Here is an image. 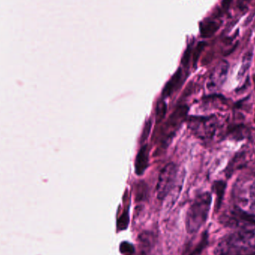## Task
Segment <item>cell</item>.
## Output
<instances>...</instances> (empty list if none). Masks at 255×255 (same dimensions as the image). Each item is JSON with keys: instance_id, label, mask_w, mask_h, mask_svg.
Listing matches in <instances>:
<instances>
[{"instance_id": "5b68a950", "label": "cell", "mask_w": 255, "mask_h": 255, "mask_svg": "<svg viewBox=\"0 0 255 255\" xmlns=\"http://www.w3.org/2000/svg\"><path fill=\"white\" fill-rule=\"evenodd\" d=\"M149 164V149L147 145H144L140 148L136 156L135 167L136 174L141 175L146 171Z\"/></svg>"}, {"instance_id": "30bf717a", "label": "cell", "mask_w": 255, "mask_h": 255, "mask_svg": "<svg viewBox=\"0 0 255 255\" xmlns=\"http://www.w3.org/2000/svg\"><path fill=\"white\" fill-rule=\"evenodd\" d=\"M129 223V215L128 211H124L120 217L118 219L116 226L118 230H125Z\"/></svg>"}, {"instance_id": "6da1fadb", "label": "cell", "mask_w": 255, "mask_h": 255, "mask_svg": "<svg viewBox=\"0 0 255 255\" xmlns=\"http://www.w3.org/2000/svg\"><path fill=\"white\" fill-rule=\"evenodd\" d=\"M255 250V232L237 231L230 234L215 249L216 255H241Z\"/></svg>"}, {"instance_id": "3957f363", "label": "cell", "mask_w": 255, "mask_h": 255, "mask_svg": "<svg viewBox=\"0 0 255 255\" xmlns=\"http://www.w3.org/2000/svg\"><path fill=\"white\" fill-rule=\"evenodd\" d=\"M177 175V167L174 163H168L164 166L159 174L157 183V196L163 200L172 190Z\"/></svg>"}, {"instance_id": "5bb4252c", "label": "cell", "mask_w": 255, "mask_h": 255, "mask_svg": "<svg viewBox=\"0 0 255 255\" xmlns=\"http://www.w3.org/2000/svg\"><path fill=\"white\" fill-rule=\"evenodd\" d=\"M232 1L233 0H222V7H223L225 10H227V9H228V7H230V5H231V3Z\"/></svg>"}, {"instance_id": "8fae6325", "label": "cell", "mask_w": 255, "mask_h": 255, "mask_svg": "<svg viewBox=\"0 0 255 255\" xmlns=\"http://www.w3.org/2000/svg\"><path fill=\"white\" fill-rule=\"evenodd\" d=\"M119 250L122 254L131 255L134 252V248L131 243H128V242H123V243H121L120 246H119Z\"/></svg>"}, {"instance_id": "4fadbf2b", "label": "cell", "mask_w": 255, "mask_h": 255, "mask_svg": "<svg viewBox=\"0 0 255 255\" xmlns=\"http://www.w3.org/2000/svg\"><path fill=\"white\" fill-rule=\"evenodd\" d=\"M191 49L190 48H188L185 52L184 55H183V58H182V64H186L189 62V58H190Z\"/></svg>"}, {"instance_id": "9c48e42d", "label": "cell", "mask_w": 255, "mask_h": 255, "mask_svg": "<svg viewBox=\"0 0 255 255\" xmlns=\"http://www.w3.org/2000/svg\"><path fill=\"white\" fill-rule=\"evenodd\" d=\"M252 55H253V54L252 52H248L243 57V64H242L241 69L239 72L240 78L243 76L246 73V71L249 70L252 59Z\"/></svg>"}, {"instance_id": "7c38bea8", "label": "cell", "mask_w": 255, "mask_h": 255, "mask_svg": "<svg viewBox=\"0 0 255 255\" xmlns=\"http://www.w3.org/2000/svg\"><path fill=\"white\" fill-rule=\"evenodd\" d=\"M206 42L201 41L198 43L197 45L196 48H195V51H194L193 53V62L194 64H196L197 61H198V58H199L200 55H201V52H202L203 49L205 47Z\"/></svg>"}, {"instance_id": "7a4b0ae2", "label": "cell", "mask_w": 255, "mask_h": 255, "mask_svg": "<svg viewBox=\"0 0 255 255\" xmlns=\"http://www.w3.org/2000/svg\"><path fill=\"white\" fill-rule=\"evenodd\" d=\"M212 197L209 192L198 195L186 213V228L189 234L198 232L204 225L211 206Z\"/></svg>"}, {"instance_id": "52a82bcc", "label": "cell", "mask_w": 255, "mask_h": 255, "mask_svg": "<svg viewBox=\"0 0 255 255\" xmlns=\"http://www.w3.org/2000/svg\"><path fill=\"white\" fill-rule=\"evenodd\" d=\"M219 25L216 22H207L204 25H201L200 27V32H201V37L207 38V37H210L213 36L216 31L219 29Z\"/></svg>"}, {"instance_id": "8992f818", "label": "cell", "mask_w": 255, "mask_h": 255, "mask_svg": "<svg viewBox=\"0 0 255 255\" xmlns=\"http://www.w3.org/2000/svg\"><path fill=\"white\" fill-rule=\"evenodd\" d=\"M182 72L180 69H178L173 75L172 77L170 79V80L166 84L165 87L163 89V95L164 96H169L172 93L173 91L174 90L176 87L178 86L180 80H181Z\"/></svg>"}, {"instance_id": "ba28073f", "label": "cell", "mask_w": 255, "mask_h": 255, "mask_svg": "<svg viewBox=\"0 0 255 255\" xmlns=\"http://www.w3.org/2000/svg\"><path fill=\"white\" fill-rule=\"evenodd\" d=\"M225 186H226V183L222 180H217L213 183V189L217 195L218 205L220 204L221 201H222L224 192H225Z\"/></svg>"}, {"instance_id": "9a60e30c", "label": "cell", "mask_w": 255, "mask_h": 255, "mask_svg": "<svg viewBox=\"0 0 255 255\" xmlns=\"http://www.w3.org/2000/svg\"><path fill=\"white\" fill-rule=\"evenodd\" d=\"M253 197H254V198H255V192H254Z\"/></svg>"}, {"instance_id": "277c9868", "label": "cell", "mask_w": 255, "mask_h": 255, "mask_svg": "<svg viewBox=\"0 0 255 255\" xmlns=\"http://www.w3.org/2000/svg\"><path fill=\"white\" fill-rule=\"evenodd\" d=\"M188 125L197 137L207 139L214 134L216 122L212 116H192L188 120Z\"/></svg>"}]
</instances>
